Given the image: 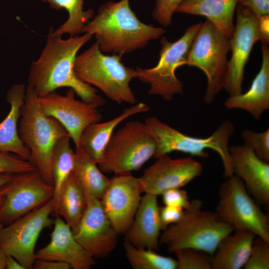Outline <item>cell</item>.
Here are the masks:
<instances>
[{
	"label": "cell",
	"instance_id": "obj_1",
	"mask_svg": "<svg viewBox=\"0 0 269 269\" xmlns=\"http://www.w3.org/2000/svg\"><path fill=\"white\" fill-rule=\"evenodd\" d=\"M53 31L51 27L41 53L31 64L27 86L38 97L59 88L68 87L73 89L83 101L99 107L104 105L105 101L97 94V89L81 81L74 71L78 52L93 35L85 33L82 36H70L64 39Z\"/></svg>",
	"mask_w": 269,
	"mask_h": 269
},
{
	"label": "cell",
	"instance_id": "obj_2",
	"mask_svg": "<svg viewBox=\"0 0 269 269\" xmlns=\"http://www.w3.org/2000/svg\"><path fill=\"white\" fill-rule=\"evenodd\" d=\"M130 0L106 2L83 27L82 33L94 35L103 53L122 56L145 47L166 32L140 21L131 9Z\"/></svg>",
	"mask_w": 269,
	"mask_h": 269
},
{
	"label": "cell",
	"instance_id": "obj_3",
	"mask_svg": "<svg viewBox=\"0 0 269 269\" xmlns=\"http://www.w3.org/2000/svg\"><path fill=\"white\" fill-rule=\"evenodd\" d=\"M18 133L23 144L30 151L29 161L41 177L53 185L52 150L60 138L69 134L59 121L45 114L38 97L28 86L20 110Z\"/></svg>",
	"mask_w": 269,
	"mask_h": 269
},
{
	"label": "cell",
	"instance_id": "obj_4",
	"mask_svg": "<svg viewBox=\"0 0 269 269\" xmlns=\"http://www.w3.org/2000/svg\"><path fill=\"white\" fill-rule=\"evenodd\" d=\"M159 244L170 253L183 248H193L213 256L219 243L234 229L221 220L215 212L202 210V203L191 201L181 219L163 230Z\"/></svg>",
	"mask_w": 269,
	"mask_h": 269
},
{
	"label": "cell",
	"instance_id": "obj_5",
	"mask_svg": "<svg viewBox=\"0 0 269 269\" xmlns=\"http://www.w3.org/2000/svg\"><path fill=\"white\" fill-rule=\"evenodd\" d=\"M122 57L116 54H105L95 42L77 55L74 64L75 74L118 104H135L136 99L130 82L136 78V70L126 66L122 62Z\"/></svg>",
	"mask_w": 269,
	"mask_h": 269
},
{
	"label": "cell",
	"instance_id": "obj_6",
	"mask_svg": "<svg viewBox=\"0 0 269 269\" xmlns=\"http://www.w3.org/2000/svg\"><path fill=\"white\" fill-rule=\"evenodd\" d=\"M144 123L155 141L154 158L175 151L206 158L209 156L206 149H211L221 158L224 176L228 178L234 175L228 146L230 138L235 132V126L232 121H224L211 135L205 138L187 135L156 117H149Z\"/></svg>",
	"mask_w": 269,
	"mask_h": 269
},
{
	"label": "cell",
	"instance_id": "obj_7",
	"mask_svg": "<svg viewBox=\"0 0 269 269\" xmlns=\"http://www.w3.org/2000/svg\"><path fill=\"white\" fill-rule=\"evenodd\" d=\"M230 38L206 19L201 22L188 53L185 65L199 68L207 77L203 100L207 104H211L224 89Z\"/></svg>",
	"mask_w": 269,
	"mask_h": 269
},
{
	"label": "cell",
	"instance_id": "obj_8",
	"mask_svg": "<svg viewBox=\"0 0 269 269\" xmlns=\"http://www.w3.org/2000/svg\"><path fill=\"white\" fill-rule=\"evenodd\" d=\"M155 150V141L144 123L130 121L113 134L98 165L107 173L131 172L139 169Z\"/></svg>",
	"mask_w": 269,
	"mask_h": 269
},
{
	"label": "cell",
	"instance_id": "obj_9",
	"mask_svg": "<svg viewBox=\"0 0 269 269\" xmlns=\"http://www.w3.org/2000/svg\"><path fill=\"white\" fill-rule=\"evenodd\" d=\"M201 24L189 26L176 41L171 42L162 37L157 64L151 68L137 67L135 69L136 78L150 85L149 94L170 101L174 95L183 94V84L176 77L175 71L179 67L185 65L189 49Z\"/></svg>",
	"mask_w": 269,
	"mask_h": 269
},
{
	"label": "cell",
	"instance_id": "obj_10",
	"mask_svg": "<svg viewBox=\"0 0 269 269\" xmlns=\"http://www.w3.org/2000/svg\"><path fill=\"white\" fill-rule=\"evenodd\" d=\"M216 213L234 230H249L269 243V220L234 175L220 185Z\"/></svg>",
	"mask_w": 269,
	"mask_h": 269
},
{
	"label": "cell",
	"instance_id": "obj_11",
	"mask_svg": "<svg viewBox=\"0 0 269 269\" xmlns=\"http://www.w3.org/2000/svg\"><path fill=\"white\" fill-rule=\"evenodd\" d=\"M52 199L2 228L0 233V248L7 255L15 259L25 269H33L35 248L38 237L51 226Z\"/></svg>",
	"mask_w": 269,
	"mask_h": 269
},
{
	"label": "cell",
	"instance_id": "obj_12",
	"mask_svg": "<svg viewBox=\"0 0 269 269\" xmlns=\"http://www.w3.org/2000/svg\"><path fill=\"white\" fill-rule=\"evenodd\" d=\"M54 188L46 182L36 169L16 173L0 187L3 202L0 208V221L8 225L51 199Z\"/></svg>",
	"mask_w": 269,
	"mask_h": 269
},
{
	"label": "cell",
	"instance_id": "obj_13",
	"mask_svg": "<svg viewBox=\"0 0 269 269\" xmlns=\"http://www.w3.org/2000/svg\"><path fill=\"white\" fill-rule=\"evenodd\" d=\"M236 13V23L230 38L232 54L224 87L229 96L242 93L245 65L254 44L261 39L258 16L240 4Z\"/></svg>",
	"mask_w": 269,
	"mask_h": 269
},
{
	"label": "cell",
	"instance_id": "obj_14",
	"mask_svg": "<svg viewBox=\"0 0 269 269\" xmlns=\"http://www.w3.org/2000/svg\"><path fill=\"white\" fill-rule=\"evenodd\" d=\"M75 95L74 90L69 88L64 95L53 91L38 98L45 114L62 124L77 148L86 127L100 122L103 116L98 110V106L77 100Z\"/></svg>",
	"mask_w": 269,
	"mask_h": 269
},
{
	"label": "cell",
	"instance_id": "obj_15",
	"mask_svg": "<svg viewBox=\"0 0 269 269\" xmlns=\"http://www.w3.org/2000/svg\"><path fill=\"white\" fill-rule=\"evenodd\" d=\"M86 207L73 235L92 257L102 258L116 248L119 235L112 226L101 205L100 199L86 193Z\"/></svg>",
	"mask_w": 269,
	"mask_h": 269
},
{
	"label": "cell",
	"instance_id": "obj_16",
	"mask_svg": "<svg viewBox=\"0 0 269 269\" xmlns=\"http://www.w3.org/2000/svg\"><path fill=\"white\" fill-rule=\"evenodd\" d=\"M141 193L138 178L131 172L116 174L110 179L100 201L106 215L119 235L125 234L132 225Z\"/></svg>",
	"mask_w": 269,
	"mask_h": 269
},
{
	"label": "cell",
	"instance_id": "obj_17",
	"mask_svg": "<svg viewBox=\"0 0 269 269\" xmlns=\"http://www.w3.org/2000/svg\"><path fill=\"white\" fill-rule=\"evenodd\" d=\"M138 178L142 192L158 196L165 191L181 188L200 176L203 167L191 157L176 159L162 155Z\"/></svg>",
	"mask_w": 269,
	"mask_h": 269
},
{
	"label": "cell",
	"instance_id": "obj_18",
	"mask_svg": "<svg viewBox=\"0 0 269 269\" xmlns=\"http://www.w3.org/2000/svg\"><path fill=\"white\" fill-rule=\"evenodd\" d=\"M50 241L35 252V259L67 263L74 269H90L95 264L90 255L75 239L70 227L61 218L53 221Z\"/></svg>",
	"mask_w": 269,
	"mask_h": 269
},
{
	"label": "cell",
	"instance_id": "obj_19",
	"mask_svg": "<svg viewBox=\"0 0 269 269\" xmlns=\"http://www.w3.org/2000/svg\"><path fill=\"white\" fill-rule=\"evenodd\" d=\"M234 175L245 182L259 203L269 204V163L260 158L246 145L229 147Z\"/></svg>",
	"mask_w": 269,
	"mask_h": 269
},
{
	"label": "cell",
	"instance_id": "obj_20",
	"mask_svg": "<svg viewBox=\"0 0 269 269\" xmlns=\"http://www.w3.org/2000/svg\"><path fill=\"white\" fill-rule=\"evenodd\" d=\"M157 196L145 193L134 220L125 235V242L138 248L157 250L162 230Z\"/></svg>",
	"mask_w": 269,
	"mask_h": 269
},
{
	"label": "cell",
	"instance_id": "obj_21",
	"mask_svg": "<svg viewBox=\"0 0 269 269\" xmlns=\"http://www.w3.org/2000/svg\"><path fill=\"white\" fill-rule=\"evenodd\" d=\"M261 67L246 93L229 96L223 104L228 109H241L256 120L269 109V49L262 44Z\"/></svg>",
	"mask_w": 269,
	"mask_h": 269
},
{
	"label": "cell",
	"instance_id": "obj_22",
	"mask_svg": "<svg viewBox=\"0 0 269 269\" xmlns=\"http://www.w3.org/2000/svg\"><path fill=\"white\" fill-rule=\"evenodd\" d=\"M26 89L23 84H16L7 92L6 100L10 109L0 123V151L12 153L29 161L30 151L20 139L18 127Z\"/></svg>",
	"mask_w": 269,
	"mask_h": 269
},
{
	"label": "cell",
	"instance_id": "obj_23",
	"mask_svg": "<svg viewBox=\"0 0 269 269\" xmlns=\"http://www.w3.org/2000/svg\"><path fill=\"white\" fill-rule=\"evenodd\" d=\"M146 104L139 102L125 109L118 117L106 122L90 124L83 131L79 147H82L97 164L102 160L106 147L117 126L128 118L148 111Z\"/></svg>",
	"mask_w": 269,
	"mask_h": 269
},
{
	"label": "cell",
	"instance_id": "obj_24",
	"mask_svg": "<svg viewBox=\"0 0 269 269\" xmlns=\"http://www.w3.org/2000/svg\"><path fill=\"white\" fill-rule=\"evenodd\" d=\"M238 0H184L175 12L202 15L230 38L234 31V15Z\"/></svg>",
	"mask_w": 269,
	"mask_h": 269
},
{
	"label": "cell",
	"instance_id": "obj_25",
	"mask_svg": "<svg viewBox=\"0 0 269 269\" xmlns=\"http://www.w3.org/2000/svg\"><path fill=\"white\" fill-rule=\"evenodd\" d=\"M219 243L212 256L211 269H240L248 260L256 234L249 230H234Z\"/></svg>",
	"mask_w": 269,
	"mask_h": 269
},
{
	"label": "cell",
	"instance_id": "obj_26",
	"mask_svg": "<svg viewBox=\"0 0 269 269\" xmlns=\"http://www.w3.org/2000/svg\"><path fill=\"white\" fill-rule=\"evenodd\" d=\"M52 200L53 213L62 216L72 230H75L85 210L86 198L84 190L71 173Z\"/></svg>",
	"mask_w": 269,
	"mask_h": 269
},
{
	"label": "cell",
	"instance_id": "obj_27",
	"mask_svg": "<svg viewBox=\"0 0 269 269\" xmlns=\"http://www.w3.org/2000/svg\"><path fill=\"white\" fill-rule=\"evenodd\" d=\"M71 173L84 192L101 199L109 180L96 163L82 147L76 148Z\"/></svg>",
	"mask_w": 269,
	"mask_h": 269
},
{
	"label": "cell",
	"instance_id": "obj_28",
	"mask_svg": "<svg viewBox=\"0 0 269 269\" xmlns=\"http://www.w3.org/2000/svg\"><path fill=\"white\" fill-rule=\"evenodd\" d=\"M48 3L50 6L57 10L65 9L68 13L67 19L54 31L55 35L62 36L67 33L70 36L78 35L82 33L85 24L93 17V9L83 10V0H41Z\"/></svg>",
	"mask_w": 269,
	"mask_h": 269
},
{
	"label": "cell",
	"instance_id": "obj_29",
	"mask_svg": "<svg viewBox=\"0 0 269 269\" xmlns=\"http://www.w3.org/2000/svg\"><path fill=\"white\" fill-rule=\"evenodd\" d=\"M71 139L69 135L60 138L52 150L51 168L54 188L52 199L56 197L63 182L73 168L75 152L70 146Z\"/></svg>",
	"mask_w": 269,
	"mask_h": 269
},
{
	"label": "cell",
	"instance_id": "obj_30",
	"mask_svg": "<svg viewBox=\"0 0 269 269\" xmlns=\"http://www.w3.org/2000/svg\"><path fill=\"white\" fill-rule=\"evenodd\" d=\"M126 257L134 269H177V262L172 258L162 256L154 250L136 247L125 242Z\"/></svg>",
	"mask_w": 269,
	"mask_h": 269
},
{
	"label": "cell",
	"instance_id": "obj_31",
	"mask_svg": "<svg viewBox=\"0 0 269 269\" xmlns=\"http://www.w3.org/2000/svg\"><path fill=\"white\" fill-rule=\"evenodd\" d=\"M174 253L177 257V269H211L212 256L205 252L183 248Z\"/></svg>",
	"mask_w": 269,
	"mask_h": 269
},
{
	"label": "cell",
	"instance_id": "obj_32",
	"mask_svg": "<svg viewBox=\"0 0 269 269\" xmlns=\"http://www.w3.org/2000/svg\"><path fill=\"white\" fill-rule=\"evenodd\" d=\"M245 145L251 148L262 160L269 162V129L260 133L249 129L242 131Z\"/></svg>",
	"mask_w": 269,
	"mask_h": 269
},
{
	"label": "cell",
	"instance_id": "obj_33",
	"mask_svg": "<svg viewBox=\"0 0 269 269\" xmlns=\"http://www.w3.org/2000/svg\"><path fill=\"white\" fill-rule=\"evenodd\" d=\"M243 268L245 269H269V243L256 237L249 257Z\"/></svg>",
	"mask_w": 269,
	"mask_h": 269
},
{
	"label": "cell",
	"instance_id": "obj_34",
	"mask_svg": "<svg viewBox=\"0 0 269 269\" xmlns=\"http://www.w3.org/2000/svg\"><path fill=\"white\" fill-rule=\"evenodd\" d=\"M35 169L29 160L12 153L0 151V174L19 173Z\"/></svg>",
	"mask_w": 269,
	"mask_h": 269
},
{
	"label": "cell",
	"instance_id": "obj_35",
	"mask_svg": "<svg viewBox=\"0 0 269 269\" xmlns=\"http://www.w3.org/2000/svg\"><path fill=\"white\" fill-rule=\"evenodd\" d=\"M184 0H155L152 16L161 25H171L172 16L179 4Z\"/></svg>",
	"mask_w": 269,
	"mask_h": 269
},
{
	"label": "cell",
	"instance_id": "obj_36",
	"mask_svg": "<svg viewBox=\"0 0 269 269\" xmlns=\"http://www.w3.org/2000/svg\"><path fill=\"white\" fill-rule=\"evenodd\" d=\"M164 205L178 207L184 209L188 208L191 203L187 191L181 188H172L165 191L161 194Z\"/></svg>",
	"mask_w": 269,
	"mask_h": 269
},
{
	"label": "cell",
	"instance_id": "obj_37",
	"mask_svg": "<svg viewBox=\"0 0 269 269\" xmlns=\"http://www.w3.org/2000/svg\"><path fill=\"white\" fill-rule=\"evenodd\" d=\"M184 209L178 207L164 205L159 208V217L162 230L179 221L182 217Z\"/></svg>",
	"mask_w": 269,
	"mask_h": 269
},
{
	"label": "cell",
	"instance_id": "obj_38",
	"mask_svg": "<svg viewBox=\"0 0 269 269\" xmlns=\"http://www.w3.org/2000/svg\"><path fill=\"white\" fill-rule=\"evenodd\" d=\"M240 4L258 17L269 15V0H238Z\"/></svg>",
	"mask_w": 269,
	"mask_h": 269
},
{
	"label": "cell",
	"instance_id": "obj_39",
	"mask_svg": "<svg viewBox=\"0 0 269 269\" xmlns=\"http://www.w3.org/2000/svg\"><path fill=\"white\" fill-rule=\"evenodd\" d=\"M71 267L66 263L45 260L42 259H35L33 269H70Z\"/></svg>",
	"mask_w": 269,
	"mask_h": 269
},
{
	"label": "cell",
	"instance_id": "obj_40",
	"mask_svg": "<svg viewBox=\"0 0 269 269\" xmlns=\"http://www.w3.org/2000/svg\"><path fill=\"white\" fill-rule=\"evenodd\" d=\"M259 32L262 44L268 45L269 42V15L258 17Z\"/></svg>",
	"mask_w": 269,
	"mask_h": 269
},
{
	"label": "cell",
	"instance_id": "obj_41",
	"mask_svg": "<svg viewBox=\"0 0 269 269\" xmlns=\"http://www.w3.org/2000/svg\"><path fill=\"white\" fill-rule=\"evenodd\" d=\"M5 269H25L15 259L10 255H7Z\"/></svg>",
	"mask_w": 269,
	"mask_h": 269
},
{
	"label": "cell",
	"instance_id": "obj_42",
	"mask_svg": "<svg viewBox=\"0 0 269 269\" xmlns=\"http://www.w3.org/2000/svg\"><path fill=\"white\" fill-rule=\"evenodd\" d=\"M16 173H4L0 174V187L3 184L11 180ZM3 202V198L0 194V208Z\"/></svg>",
	"mask_w": 269,
	"mask_h": 269
},
{
	"label": "cell",
	"instance_id": "obj_43",
	"mask_svg": "<svg viewBox=\"0 0 269 269\" xmlns=\"http://www.w3.org/2000/svg\"><path fill=\"white\" fill-rule=\"evenodd\" d=\"M7 255L0 248V269H5V263Z\"/></svg>",
	"mask_w": 269,
	"mask_h": 269
},
{
	"label": "cell",
	"instance_id": "obj_44",
	"mask_svg": "<svg viewBox=\"0 0 269 269\" xmlns=\"http://www.w3.org/2000/svg\"><path fill=\"white\" fill-rule=\"evenodd\" d=\"M4 227V225L0 221V233Z\"/></svg>",
	"mask_w": 269,
	"mask_h": 269
}]
</instances>
